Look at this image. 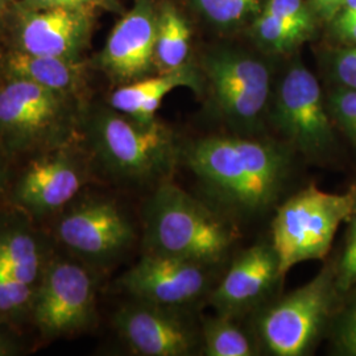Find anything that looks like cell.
I'll use <instances>...</instances> for the list:
<instances>
[{"instance_id": "obj_1", "label": "cell", "mask_w": 356, "mask_h": 356, "mask_svg": "<svg viewBox=\"0 0 356 356\" xmlns=\"http://www.w3.org/2000/svg\"><path fill=\"white\" fill-rule=\"evenodd\" d=\"M185 161L220 210L239 216L266 213L291 176V148L245 135L209 136L193 143Z\"/></svg>"}, {"instance_id": "obj_2", "label": "cell", "mask_w": 356, "mask_h": 356, "mask_svg": "<svg viewBox=\"0 0 356 356\" xmlns=\"http://www.w3.org/2000/svg\"><path fill=\"white\" fill-rule=\"evenodd\" d=\"M235 231L216 210L164 181L144 206L147 254L213 266L229 254Z\"/></svg>"}, {"instance_id": "obj_3", "label": "cell", "mask_w": 356, "mask_h": 356, "mask_svg": "<svg viewBox=\"0 0 356 356\" xmlns=\"http://www.w3.org/2000/svg\"><path fill=\"white\" fill-rule=\"evenodd\" d=\"M74 95L7 78L0 86V143L10 152L51 151L66 145L79 122Z\"/></svg>"}, {"instance_id": "obj_4", "label": "cell", "mask_w": 356, "mask_h": 356, "mask_svg": "<svg viewBox=\"0 0 356 356\" xmlns=\"http://www.w3.org/2000/svg\"><path fill=\"white\" fill-rule=\"evenodd\" d=\"M90 139L103 168L124 181H163L179 159L172 131L156 119L141 123L118 111H104L91 122Z\"/></svg>"}, {"instance_id": "obj_5", "label": "cell", "mask_w": 356, "mask_h": 356, "mask_svg": "<svg viewBox=\"0 0 356 356\" xmlns=\"http://www.w3.org/2000/svg\"><path fill=\"white\" fill-rule=\"evenodd\" d=\"M354 213L351 193L332 194L306 188L281 204L272 225V247L281 279L300 263L323 259L337 229Z\"/></svg>"}, {"instance_id": "obj_6", "label": "cell", "mask_w": 356, "mask_h": 356, "mask_svg": "<svg viewBox=\"0 0 356 356\" xmlns=\"http://www.w3.org/2000/svg\"><path fill=\"white\" fill-rule=\"evenodd\" d=\"M337 288L332 270L325 269L314 280L269 306L257 323L268 351L276 356L309 354L329 318Z\"/></svg>"}, {"instance_id": "obj_7", "label": "cell", "mask_w": 356, "mask_h": 356, "mask_svg": "<svg viewBox=\"0 0 356 356\" xmlns=\"http://www.w3.org/2000/svg\"><path fill=\"white\" fill-rule=\"evenodd\" d=\"M204 70L223 119L241 135L254 134L270 95L267 64L244 51L218 49L204 57Z\"/></svg>"}, {"instance_id": "obj_8", "label": "cell", "mask_w": 356, "mask_h": 356, "mask_svg": "<svg viewBox=\"0 0 356 356\" xmlns=\"http://www.w3.org/2000/svg\"><path fill=\"white\" fill-rule=\"evenodd\" d=\"M273 123L293 149L307 157L332 151L334 129L317 78L296 63L281 79L273 106Z\"/></svg>"}, {"instance_id": "obj_9", "label": "cell", "mask_w": 356, "mask_h": 356, "mask_svg": "<svg viewBox=\"0 0 356 356\" xmlns=\"http://www.w3.org/2000/svg\"><path fill=\"white\" fill-rule=\"evenodd\" d=\"M95 289L85 268L57 261L45 268L32 307L38 329L48 337L69 335L89 326Z\"/></svg>"}, {"instance_id": "obj_10", "label": "cell", "mask_w": 356, "mask_h": 356, "mask_svg": "<svg viewBox=\"0 0 356 356\" xmlns=\"http://www.w3.org/2000/svg\"><path fill=\"white\" fill-rule=\"evenodd\" d=\"M138 301L177 309L191 305L209 289L207 266L166 254H147L122 277Z\"/></svg>"}, {"instance_id": "obj_11", "label": "cell", "mask_w": 356, "mask_h": 356, "mask_svg": "<svg viewBox=\"0 0 356 356\" xmlns=\"http://www.w3.org/2000/svg\"><path fill=\"white\" fill-rule=\"evenodd\" d=\"M95 11L81 8H17L16 49L29 54L81 60L89 47Z\"/></svg>"}, {"instance_id": "obj_12", "label": "cell", "mask_w": 356, "mask_h": 356, "mask_svg": "<svg viewBox=\"0 0 356 356\" xmlns=\"http://www.w3.org/2000/svg\"><path fill=\"white\" fill-rule=\"evenodd\" d=\"M157 11L152 0H136L114 26L99 56V66L115 82L148 76L154 66Z\"/></svg>"}, {"instance_id": "obj_13", "label": "cell", "mask_w": 356, "mask_h": 356, "mask_svg": "<svg viewBox=\"0 0 356 356\" xmlns=\"http://www.w3.org/2000/svg\"><path fill=\"white\" fill-rule=\"evenodd\" d=\"M116 330L138 355H191L197 332L173 309L139 301L123 306L114 317Z\"/></svg>"}, {"instance_id": "obj_14", "label": "cell", "mask_w": 356, "mask_h": 356, "mask_svg": "<svg viewBox=\"0 0 356 356\" xmlns=\"http://www.w3.org/2000/svg\"><path fill=\"white\" fill-rule=\"evenodd\" d=\"M57 232L67 248L92 260L122 254L135 238L129 220L108 201L76 206L60 220Z\"/></svg>"}, {"instance_id": "obj_15", "label": "cell", "mask_w": 356, "mask_h": 356, "mask_svg": "<svg viewBox=\"0 0 356 356\" xmlns=\"http://www.w3.org/2000/svg\"><path fill=\"white\" fill-rule=\"evenodd\" d=\"M85 184V168L66 145L51 149L26 168L15 189V201L35 214L60 210Z\"/></svg>"}, {"instance_id": "obj_16", "label": "cell", "mask_w": 356, "mask_h": 356, "mask_svg": "<svg viewBox=\"0 0 356 356\" xmlns=\"http://www.w3.org/2000/svg\"><path fill=\"white\" fill-rule=\"evenodd\" d=\"M279 279V260L272 244H256L232 263L211 293V304L232 317L260 302Z\"/></svg>"}, {"instance_id": "obj_17", "label": "cell", "mask_w": 356, "mask_h": 356, "mask_svg": "<svg viewBox=\"0 0 356 356\" xmlns=\"http://www.w3.org/2000/svg\"><path fill=\"white\" fill-rule=\"evenodd\" d=\"M7 78L24 79L47 89L81 98L86 86V72L82 60L53 56L8 51L1 60Z\"/></svg>"}, {"instance_id": "obj_18", "label": "cell", "mask_w": 356, "mask_h": 356, "mask_svg": "<svg viewBox=\"0 0 356 356\" xmlns=\"http://www.w3.org/2000/svg\"><path fill=\"white\" fill-rule=\"evenodd\" d=\"M198 86V79L188 66L169 73H159L157 76H145L126 83L115 90L110 98L115 111L131 116L141 123L154 120L157 110L166 95L177 88Z\"/></svg>"}, {"instance_id": "obj_19", "label": "cell", "mask_w": 356, "mask_h": 356, "mask_svg": "<svg viewBox=\"0 0 356 356\" xmlns=\"http://www.w3.org/2000/svg\"><path fill=\"white\" fill-rule=\"evenodd\" d=\"M44 266L41 243L31 229L19 225L0 226V281L38 289Z\"/></svg>"}, {"instance_id": "obj_20", "label": "cell", "mask_w": 356, "mask_h": 356, "mask_svg": "<svg viewBox=\"0 0 356 356\" xmlns=\"http://www.w3.org/2000/svg\"><path fill=\"white\" fill-rule=\"evenodd\" d=\"M191 31L188 20L177 8L164 3L157 11L154 66L159 73L186 67L191 51Z\"/></svg>"}, {"instance_id": "obj_21", "label": "cell", "mask_w": 356, "mask_h": 356, "mask_svg": "<svg viewBox=\"0 0 356 356\" xmlns=\"http://www.w3.org/2000/svg\"><path fill=\"white\" fill-rule=\"evenodd\" d=\"M204 355L254 356L257 354L252 341L231 319V316L219 314L209 318L202 330Z\"/></svg>"}, {"instance_id": "obj_22", "label": "cell", "mask_w": 356, "mask_h": 356, "mask_svg": "<svg viewBox=\"0 0 356 356\" xmlns=\"http://www.w3.org/2000/svg\"><path fill=\"white\" fill-rule=\"evenodd\" d=\"M254 38L268 51L284 53L294 49L309 38L310 33L298 26L289 24L280 17L261 11L254 24Z\"/></svg>"}, {"instance_id": "obj_23", "label": "cell", "mask_w": 356, "mask_h": 356, "mask_svg": "<svg viewBox=\"0 0 356 356\" xmlns=\"http://www.w3.org/2000/svg\"><path fill=\"white\" fill-rule=\"evenodd\" d=\"M194 7L216 26H238L261 13V0H191Z\"/></svg>"}, {"instance_id": "obj_24", "label": "cell", "mask_w": 356, "mask_h": 356, "mask_svg": "<svg viewBox=\"0 0 356 356\" xmlns=\"http://www.w3.org/2000/svg\"><path fill=\"white\" fill-rule=\"evenodd\" d=\"M331 119L356 147V90L339 86L327 97Z\"/></svg>"}, {"instance_id": "obj_25", "label": "cell", "mask_w": 356, "mask_h": 356, "mask_svg": "<svg viewBox=\"0 0 356 356\" xmlns=\"http://www.w3.org/2000/svg\"><path fill=\"white\" fill-rule=\"evenodd\" d=\"M266 13L280 17L281 20L298 26L312 35L314 31V19L304 0H267Z\"/></svg>"}, {"instance_id": "obj_26", "label": "cell", "mask_w": 356, "mask_h": 356, "mask_svg": "<svg viewBox=\"0 0 356 356\" xmlns=\"http://www.w3.org/2000/svg\"><path fill=\"white\" fill-rule=\"evenodd\" d=\"M17 8L28 11L48 8H81L95 13L99 10L108 13L122 11V6L118 0H22Z\"/></svg>"}, {"instance_id": "obj_27", "label": "cell", "mask_w": 356, "mask_h": 356, "mask_svg": "<svg viewBox=\"0 0 356 356\" xmlns=\"http://www.w3.org/2000/svg\"><path fill=\"white\" fill-rule=\"evenodd\" d=\"M334 339L342 354L356 356V297L337 321Z\"/></svg>"}, {"instance_id": "obj_28", "label": "cell", "mask_w": 356, "mask_h": 356, "mask_svg": "<svg viewBox=\"0 0 356 356\" xmlns=\"http://www.w3.org/2000/svg\"><path fill=\"white\" fill-rule=\"evenodd\" d=\"M330 69L331 76L342 88L356 90V45L334 51Z\"/></svg>"}, {"instance_id": "obj_29", "label": "cell", "mask_w": 356, "mask_h": 356, "mask_svg": "<svg viewBox=\"0 0 356 356\" xmlns=\"http://www.w3.org/2000/svg\"><path fill=\"white\" fill-rule=\"evenodd\" d=\"M356 284V252H344L337 276V286L348 289Z\"/></svg>"}, {"instance_id": "obj_30", "label": "cell", "mask_w": 356, "mask_h": 356, "mask_svg": "<svg viewBox=\"0 0 356 356\" xmlns=\"http://www.w3.org/2000/svg\"><path fill=\"white\" fill-rule=\"evenodd\" d=\"M313 4L322 17L331 19L341 11L343 0H313Z\"/></svg>"}, {"instance_id": "obj_31", "label": "cell", "mask_w": 356, "mask_h": 356, "mask_svg": "<svg viewBox=\"0 0 356 356\" xmlns=\"http://www.w3.org/2000/svg\"><path fill=\"white\" fill-rule=\"evenodd\" d=\"M337 22H338L337 26L341 36L356 44V16H351V17L339 16Z\"/></svg>"}, {"instance_id": "obj_32", "label": "cell", "mask_w": 356, "mask_h": 356, "mask_svg": "<svg viewBox=\"0 0 356 356\" xmlns=\"http://www.w3.org/2000/svg\"><path fill=\"white\" fill-rule=\"evenodd\" d=\"M344 252H356V214H353L350 218V227Z\"/></svg>"}, {"instance_id": "obj_33", "label": "cell", "mask_w": 356, "mask_h": 356, "mask_svg": "<svg viewBox=\"0 0 356 356\" xmlns=\"http://www.w3.org/2000/svg\"><path fill=\"white\" fill-rule=\"evenodd\" d=\"M16 353L17 348L13 341L0 332V356L13 355Z\"/></svg>"}, {"instance_id": "obj_34", "label": "cell", "mask_w": 356, "mask_h": 356, "mask_svg": "<svg viewBox=\"0 0 356 356\" xmlns=\"http://www.w3.org/2000/svg\"><path fill=\"white\" fill-rule=\"evenodd\" d=\"M3 185H4V172H3V166L0 163V194L3 191Z\"/></svg>"}, {"instance_id": "obj_35", "label": "cell", "mask_w": 356, "mask_h": 356, "mask_svg": "<svg viewBox=\"0 0 356 356\" xmlns=\"http://www.w3.org/2000/svg\"><path fill=\"white\" fill-rule=\"evenodd\" d=\"M351 193V197H353V204H354V213L353 214H356V185L353 188V191H350Z\"/></svg>"}, {"instance_id": "obj_36", "label": "cell", "mask_w": 356, "mask_h": 356, "mask_svg": "<svg viewBox=\"0 0 356 356\" xmlns=\"http://www.w3.org/2000/svg\"><path fill=\"white\" fill-rule=\"evenodd\" d=\"M0 4H3L4 7H7L8 10H11V6L13 4V0H0Z\"/></svg>"}]
</instances>
